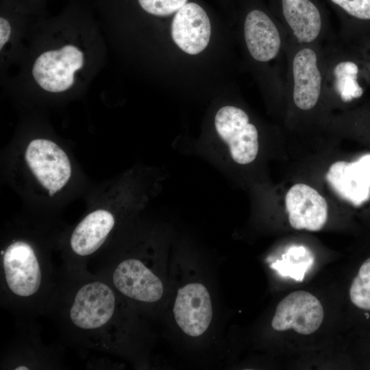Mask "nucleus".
Masks as SVG:
<instances>
[{
	"label": "nucleus",
	"mask_w": 370,
	"mask_h": 370,
	"mask_svg": "<svg viewBox=\"0 0 370 370\" xmlns=\"http://www.w3.org/2000/svg\"><path fill=\"white\" fill-rule=\"evenodd\" d=\"M214 127L230 158L238 164L251 163L259 151L258 133L256 126L249 122L247 114L242 109L225 106L214 116Z\"/></svg>",
	"instance_id": "obj_1"
},
{
	"label": "nucleus",
	"mask_w": 370,
	"mask_h": 370,
	"mask_svg": "<svg viewBox=\"0 0 370 370\" xmlns=\"http://www.w3.org/2000/svg\"><path fill=\"white\" fill-rule=\"evenodd\" d=\"M26 164L49 195L60 192L69 182L72 166L66 152L49 139L31 140L25 151Z\"/></svg>",
	"instance_id": "obj_2"
},
{
	"label": "nucleus",
	"mask_w": 370,
	"mask_h": 370,
	"mask_svg": "<svg viewBox=\"0 0 370 370\" xmlns=\"http://www.w3.org/2000/svg\"><path fill=\"white\" fill-rule=\"evenodd\" d=\"M41 262L33 246L23 240L10 243L2 252L4 281L15 296L35 295L42 282Z\"/></svg>",
	"instance_id": "obj_3"
},
{
	"label": "nucleus",
	"mask_w": 370,
	"mask_h": 370,
	"mask_svg": "<svg viewBox=\"0 0 370 370\" xmlns=\"http://www.w3.org/2000/svg\"><path fill=\"white\" fill-rule=\"evenodd\" d=\"M116 302L114 293L108 284L89 282L75 293L69 310V319L82 330L101 329L112 319Z\"/></svg>",
	"instance_id": "obj_4"
},
{
	"label": "nucleus",
	"mask_w": 370,
	"mask_h": 370,
	"mask_svg": "<svg viewBox=\"0 0 370 370\" xmlns=\"http://www.w3.org/2000/svg\"><path fill=\"white\" fill-rule=\"evenodd\" d=\"M84 64V54L77 47L67 45L45 51L36 60L32 75L36 83L51 92H63L74 83L75 72Z\"/></svg>",
	"instance_id": "obj_5"
},
{
	"label": "nucleus",
	"mask_w": 370,
	"mask_h": 370,
	"mask_svg": "<svg viewBox=\"0 0 370 370\" xmlns=\"http://www.w3.org/2000/svg\"><path fill=\"white\" fill-rule=\"evenodd\" d=\"M323 307L319 299L308 292L297 291L285 297L278 305L271 321L276 331L293 329L301 334H310L321 325Z\"/></svg>",
	"instance_id": "obj_6"
},
{
	"label": "nucleus",
	"mask_w": 370,
	"mask_h": 370,
	"mask_svg": "<svg viewBox=\"0 0 370 370\" xmlns=\"http://www.w3.org/2000/svg\"><path fill=\"white\" fill-rule=\"evenodd\" d=\"M177 325L186 334L197 337L208 328L212 318V306L206 287L199 282L179 288L173 306Z\"/></svg>",
	"instance_id": "obj_7"
},
{
	"label": "nucleus",
	"mask_w": 370,
	"mask_h": 370,
	"mask_svg": "<svg viewBox=\"0 0 370 370\" xmlns=\"http://www.w3.org/2000/svg\"><path fill=\"white\" fill-rule=\"evenodd\" d=\"M112 282L122 295L138 301L156 302L164 293L161 280L136 258L125 259L116 267Z\"/></svg>",
	"instance_id": "obj_8"
},
{
	"label": "nucleus",
	"mask_w": 370,
	"mask_h": 370,
	"mask_svg": "<svg viewBox=\"0 0 370 370\" xmlns=\"http://www.w3.org/2000/svg\"><path fill=\"white\" fill-rule=\"evenodd\" d=\"M285 204L289 223L296 230L319 231L327 221L325 199L307 184L293 185L286 195Z\"/></svg>",
	"instance_id": "obj_9"
},
{
	"label": "nucleus",
	"mask_w": 370,
	"mask_h": 370,
	"mask_svg": "<svg viewBox=\"0 0 370 370\" xmlns=\"http://www.w3.org/2000/svg\"><path fill=\"white\" fill-rule=\"evenodd\" d=\"M210 34L208 16L197 3H186L175 14L171 36L183 51L191 55L199 53L208 46Z\"/></svg>",
	"instance_id": "obj_10"
},
{
	"label": "nucleus",
	"mask_w": 370,
	"mask_h": 370,
	"mask_svg": "<svg viewBox=\"0 0 370 370\" xmlns=\"http://www.w3.org/2000/svg\"><path fill=\"white\" fill-rule=\"evenodd\" d=\"M326 180L334 190L354 205H360L370 195V155L358 160L333 163Z\"/></svg>",
	"instance_id": "obj_11"
},
{
	"label": "nucleus",
	"mask_w": 370,
	"mask_h": 370,
	"mask_svg": "<svg viewBox=\"0 0 370 370\" xmlns=\"http://www.w3.org/2000/svg\"><path fill=\"white\" fill-rule=\"evenodd\" d=\"M293 100L301 110L312 109L317 104L321 90V74L316 53L310 48L299 50L293 61Z\"/></svg>",
	"instance_id": "obj_12"
},
{
	"label": "nucleus",
	"mask_w": 370,
	"mask_h": 370,
	"mask_svg": "<svg viewBox=\"0 0 370 370\" xmlns=\"http://www.w3.org/2000/svg\"><path fill=\"white\" fill-rule=\"evenodd\" d=\"M115 225L114 214L103 208L88 213L75 227L70 246L74 254L85 257L96 252L104 243Z\"/></svg>",
	"instance_id": "obj_13"
},
{
	"label": "nucleus",
	"mask_w": 370,
	"mask_h": 370,
	"mask_svg": "<svg viewBox=\"0 0 370 370\" xmlns=\"http://www.w3.org/2000/svg\"><path fill=\"white\" fill-rule=\"evenodd\" d=\"M244 32L248 51L255 60L267 62L278 55L281 45L280 34L264 12L251 11L245 18Z\"/></svg>",
	"instance_id": "obj_14"
},
{
	"label": "nucleus",
	"mask_w": 370,
	"mask_h": 370,
	"mask_svg": "<svg viewBox=\"0 0 370 370\" xmlns=\"http://www.w3.org/2000/svg\"><path fill=\"white\" fill-rule=\"evenodd\" d=\"M284 16L300 42H311L319 35L321 17L310 0H282Z\"/></svg>",
	"instance_id": "obj_15"
},
{
	"label": "nucleus",
	"mask_w": 370,
	"mask_h": 370,
	"mask_svg": "<svg viewBox=\"0 0 370 370\" xmlns=\"http://www.w3.org/2000/svg\"><path fill=\"white\" fill-rule=\"evenodd\" d=\"M281 260L272 264L282 276H289L301 282L306 273L311 268L314 256L311 251L302 245H291L282 256Z\"/></svg>",
	"instance_id": "obj_16"
},
{
	"label": "nucleus",
	"mask_w": 370,
	"mask_h": 370,
	"mask_svg": "<svg viewBox=\"0 0 370 370\" xmlns=\"http://www.w3.org/2000/svg\"><path fill=\"white\" fill-rule=\"evenodd\" d=\"M358 66L352 61H343L334 69L335 87L341 99L345 102L359 98L363 90L357 82Z\"/></svg>",
	"instance_id": "obj_17"
},
{
	"label": "nucleus",
	"mask_w": 370,
	"mask_h": 370,
	"mask_svg": "<svg viewBox=\"0 0 370 370\" xmlns=\"http://www.w3.org/2000/svg\"><path fill=\"white\" fill-rule=\"evenodd\" d=\"M349 297L356 306L370 310V258L362 263L349 289Z\"/></svg>",
	"instance_id": "obj_18"
},
{
	"label": "nucleus",
	"mask_w": 370,
	"mask_h": 370,
	"mask_svg": "<svg viewBox=\"0 0 370 370\" xmlns=\"http://www.w3.org/2000/svg\"><path fill=\"white\" fill-rule=\"evenodd\" d=\"M141 8L147 12L159 16H165L177 12L187 0H138Z\"/></svg>",
	"instance_id": "obj_19"
},
{
	"label": "nucleus",
	"mask_w": 370,
	"mask_h": 370,
	"mask_svg": "<svg viewBox=\"0 0 370 370\" xmlns=\"http://www.w3.org/2000/svg\"><path fill=\"white\" fill-rule=\"evenodd\" d=\"M347 13L360 19H370V0H331Z\"/></svg>",
	"instance_id": "obj_20"
},
{
	"label": "nucleus",
	"mask_w": 370,
	"mask_h": 370,
	"mask_svg": "<svg viewBox=\"0 0 370 370\" xmlns=\"http://www.w3.org/2000/svg\"><path fill=\"white\" fill-rule=\"evenodd\" d=\"M11 34L9 22L3 17L0 18V49L8 41Z\"/></svg>",
	"instance_id": "obj_21"
},
{
	"label": "nucleus",
	"mask_w": 370,
	"mask_h": 370,
	"mask_svg": "<svg viewBox=\"0 0 370 370\" xmlns=\"http://www.w3.org/2000/svg\"><path fill=\"white\" fill-rule=\"evenodd\" d=\"M14 369L15 370H27L29 369V368L25 366H18Z\"/></svg>",
	"instance_id": "obj_22"
}]
</instances>
